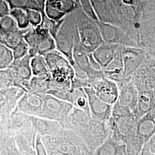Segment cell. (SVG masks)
Instances as JSON below:
<instances>
[{"instance_id": "cell-1", "label": "cell", "mask_w": 155, "mask_h": 155, "mask_svg": "<svg viewBox=\"0 0 155 155\" xmlns=\"http://www.w3.org/2000/svg\"><path fill=\"white\" fill-rule=\"evenodd\" d=\"M137 120L132 111L114 104L107 121L111 136L125 144L128 155H140L141 150L137 137Z\"/></svg>"}, {"instance_id": "cell-2", "label": "cell", "mask_w": 155, "mask_h": 155, "mask_svg": "<svg viewBox=\"0 0 155 155\" xmlns=\"http://www.w3.org/2000/svg\"><path fill=\"white\" fill-rule=\"evenodd\" d=\"M42 140L48 155H92L94 153L76 133L65 128L56 134L42 137Z\"/></svg>"}, {"instance_id": "cell-3", "label": "cell", "mask_w": 155, "mask_h": 155, "mask_svg": "<svg viewBox=\"0 0 155 155\" xmlns=\"http://www.w3.org/2000/svg\"><path fill=\"white\" fill-rule=\"evenodd\" d=\"M24 39L28 44L29 54L35 56H45L56 50L55 39L43 22L36 27L22 30Z\"/></svg>"}, {"instance_id": "cell-4", "label": "cell", "mask_w": 155, "mask_h": 155, "mask_svg": "<svg viewBox=\"0 0 155 155\" xmlns=\"http://www.w3.org/2000/svg\"><path fill=\"white\" fill-rule=\"evenodd\" d=\"M77 12L75 18L81 43L89 54H91L105 42L97 21L87 16L82 9L81 12Z\"/></svg>"}, {"instance_id": "cell-5", "label": "cell", "mask_w": 155, "mask_h": 155, "mask_svg": "<svg viewBox=\"0 0 155 155\" xmlns=\"http://www.w3.org/2000/svg\"><path fill=\"white\" fill-rule=\"evenodd\" d=\"M52 78L58 83L71 86L75 77L72 63L58 50L51 51L44 56Z\"/></svg>"}, {"instance_id": "cell-6", "label": "cell", "mask_w": 155, "mask_h": 155, "mask_svg": "<svg viewBox=\"0 0 155 155\" xmlns=\"http://www.w3.org/2000/svg\"><path fill=\"white\" fill-rule=\"evenodd\" d=\"M77 32V25L75 17L64 18L55 38L56 50L65 56L73 66L74 65L73 50Z\"/></svg>"}, {"instance_id": "cell-7", "label": "cell", "mask_w": 155, "mask_h": 155, "mask_svg": "<svg viewBox=\"0 0 155 155\" xmlns=\"http://www.w3.org/2000/svg\"><path fill=\"white\" fill-rule=\"evenodd\" d=\"M43 100L44 106L40 117L59 122L63 127L72 111L73 105L49 94L45 95Z\"/></svg>"}, {"instance_id": "cell-8", "label": "cell", "mask_w": 155, "mask_h": 155, "mask_svg": "<svg viewBox=\"0 0 155 155\" xmlns=\"http://www.w3.org/2000/svg\"><path fill=\"white\" fill-rule=\"evenodd\" d=\"M139 92L155 95V59L147 58L131 77Z\"/></svg>"}, {"instance_id": "cell-9", "label": "cell", "mask_w": 155, "mask_h": 155, "mask_svg": "<svg viewBox=\"0 0 155 155\" xmlns=\"http://www.w3.org/2000/svg\"><path fill=\"white\" fill-rule=\"evenodd\" d=\"M32 127L31 116L17 110L7 118L0 120L1 136L14 137Z\"/></svg>"}, {"instance_id": "cell-10", "label": "cell", "mask_w": 155, "mask_h": 155, "mask_svg": "<svg viewBox=\"0 0 155 155\" xmlns=\"http://www.w3.org/2000/svg\"><path fill=\"white\" fill-rule=\"evenodd\" d=\"M97 22L100 28L101 36L105 43L140 48L134 40L127 33L124 32L120 28L108 22L101 21Z\"/></svg>"}, {"instance_id": "cell-11", "label": "cell", "mask_w": 155, "mask_h": 155, "mask_svg": "<svg viewBox=\"0 0 155 155\" xmlns=\"http://www.w3.org/2000/svg\"><path fill=\"white\" fill-rule=\"evenodd\" d=\"M147 58L145 51L141 48L123 46L124 72L122 81L130 79Z\"/></svg>"}, {"instance_id": "cell-12", "label": "cell", "mask_w": 155, "mask_h": 155, "mask_svg": "<svg viewBox=\"0 0 155 155\" xmlns=\"http://www.w3.org/2000/svg\"><path fill=\"white\" fill-rule=\"evenodd\" d=\"M78 5L74 0H45L43 12L50 20L59 22L75 11Z\"/></svg>"}, {"instance_id": "cell-13", "label": "cell", "mask_w": 155, "mask_h": 155, "mask_svg": "<svg viewBox=\"0 0 155 155\" xmlns=\"http://www.w3.org/2000/svg\"><path fill=\"white\" fill-rule=\"evenodd\" d=\"M32 58L28 54L22 59L15 61L9 67L15 78V87L21 88L26 93L29 91L30 81L33 77L31 66Z\"/></svg>"}, {"instance_id": "cell-14", "label": "cell", "mask_w": 155, "mask_h": 155, "mask_svg": "<svg viewBox=\"0 0 155 155\" xmlns=\"http://www.w3.org/2000/svg\"><path fill=\"white\" fill-rule=\"evenodd\" d=\"M25 93L17 87L0 90V120L7 118L17 110L18 103Z\"/></svg>"}, {"instance_id": "cell-15", "label": "cell", "mask_w": 155, "mask_h": 155, "mask_svg": "<svg viewBox=\"0 0 155 155\" xmlns=\"http://www.w3.org/2000/svg\"><path fill=\"white\" fill-rule=\"evenodd\" d=\"M91 87L100 100L111 105L116 103L119 89L116 82L103 77L95 79L91 83Z\"/></svg>"}, {"instance_id": "cell-16", "label": "cell", "mask_w": 155, "mask_h": 155, "mask_svg": "<svg viewBox=\"0 0 155 155\" xmlns=\"http://www.w3.org/2000/svg\"><path fill=\"white\" fill-rule=\"evenodd\" d=\"M84 89L87 95L90 113L91 118L94 120L107 122L111 116L113 105L100 100L95 94L92 87Z\"/></svg>"}, {"instance_id": "cell-17", "label": "cell", "mask_w": 155, "mask_h": 155, "mask_svg": "<svg viewBox=\"0 0 155 155\" xmlns=\"http://www.w3.org/2000/svg\"><path fill=\"white\" fill-rule=\"evenodd\" d=\"M117 83L119 89L118 97L116 105L127 108L134 112L137 105L139 91L131 78Z\"/></svg>"}, {"instance_id": "cell-18", "label": "cell", "mask_w": 155, "mask_h": 155, "mask_svg": "<svg viewBox=\"0 0 155 155\" xmlns=\"http://www.w3.org/2000/svg\"><path fill=\"white\" fill-rule=\"evenodd\" d=\"M44 106L43 97L30 92H27L19 101L17 110L30 116H41Z\"/></svg>"}, {"instance_id": "cell-19", "label": "cell", "mask_w": 155, "mask_h": 155, "mask_svg": "<svg viewBox=\"0 0 155 155\" xmlns=\"http://www.w3.org/2000/svg\"><path fill=\"white\" fill-rule=\"evenodd\" d=\"M155 134V109H153L137 121V137L141 150Z\"/></svg>"}, {"instance_id": "cell-20", "label": "cell", "mask_w": 155, "mask_h": 155, "mask_svg": "<svg viewBox=\"0 0 155 155\" xmlns=\"http://www.w3.org/2000/svg\"><path fill=\"white\" fill-rule=\"evenodd\" d=\"M38 135L32 127L14 136L17 145L23 155H36L35 145Z\"/></svg>"}, {"instance_id": "cell-21", "label": "cell", "mask_w": 155, "mask_h": 155, "mask_svg": "<svg viewBox=\"0 0 155 155\" xmlns=\"http://www.w3.org/2000/svg\"><path fill=\"white\" fill-rule=\"evenodd\" d=\"M31 122L32 127L41 137L56 134L64 129L59 122L43 117L31 116Z\"/></svg>"}, {"instance_id": "cell-22", "label": "cell", "mask_w": 155, "mask_h": 155, "mask_svg": "<svg viewBox=\"0 0 155 155\" xmlns=\"http://www.w3.org/2000/svg\"><path fill=\"white\" fill-rule=\"evenodd\" d=\"M103 71L106 77L116 83L122 81L124 72L123 45H119L114 59Z\"/></svg>"}, {"instance_id": "cell-23", "label": "cell", "mask_w": 155, "mask_h": 155, "mask_svg": "<svg viewBox=\"0 0 155 155\" xmlns=\"http://www.w3.org/2000/svg\"><path fill=\"white\" fill-rule=\"evenodd\" d=\"M118 46V45L104 43L92 53L94 59L98 63L102 70L114 59Z\"/></svg>"}, {"instance_id": "cell-24", "label": "cell", "mask_w": 155, "mask_h": 155, "mask_svg": "<svg viewBox=\"0 0 155 155\" xmlns=\"http://www.w3.org/2000/svg\"><path fill=\"white\" fill-rule=\"evenodd\" d=\"M155 108V95L147 92H139L137 105L133 112L137 121Z\"/></svg>"}, {"instance_id": "cell-25", "label": "cell", "mask_w": 155, "mask_h": 155, "mask_svg": "<svg viewBox=\"0 0 155 155\" xmlns=\"http://www.w3.org/2000/svg\"><path fill=\"white\" fill-rule=\"evenodd\" d=\"M31 66L33 77L45 80L52 78L44 56L36 55L32 57L31 61Z\"/></svg>"}, {"instance_id": "cell-26", "label": "cell", "mask_w": 155, "mask_h": 155, "mask_svg": "<svg viewBox=\"0 0 155 155\" xmlns=\"http://www.w3.org/2000/svg\"><path fill=\"white\" fill-rule=\"evenodd\" d=\"M123 145L114 139L110 133L105 141L94 151L92 155H116Z\"/></svg>"}, {"instance_id": "cell-27", "label": "cell", "mask_w": 155, "mask_h": 155, "mask_svg": "<svg viewBox=\"0 0 155 155\" xmlns=\"http://www.w3.org/2000/svg\"><path fill=\"white\" fill-rule=\"evenodd\" d=\"M71 104L74 107L85 111L90 115L89 100L84 89H71Z\"/></svg>"}, {"instance_id": "cell-28", "label": "cell", "mask_w": 155, "mask_h": 155, "mask_svg": "<svg viewBox=\"0 0 155 155\" xmlns=\"http://www.w3.org/2000/svg\"><path fill=\"white\" fill-rule=\"evenodd\" d=\"M51 78L45 80L33 77L30 81L29 92L44 97L45 95L48 94L49 82Z\"/></svg>"}, {"instance_id": "cell-29", "label": "cell", "mask_w": 155, "mask_h": 155, "mask_svg": "<svg viewBox=\"0 0 155 155\" xmlns=\"http://www.w3.org/2000/svg\"><path fill=\"white\" fill-rule=\"evenodd\" d=\"M12 9H21L24 10L36 9L41 11L44 8L37 0H7Z\"/></svg>"}, {"instance_id": "cell-30", "label": "cell", "mask_w": 155, "mask_h": 155, "mask_svg": "<svg viewBox=\"0 0 155 155\" xmlns=\"http://www.w3.org/2000/svg\"><path fill=\"white\" fill-rule=\"evenodd\" d=\"M14 61L13 50L5 45L0 44V70L8 68Z\"/></svg>"}, {"instance_id": "cell-31", "label": "cell", "mask_w": 155, "mask_h": 155, "mask_svg": "<svg viewBox=\"0 0 155 155\" xmlns=\"http://www.w3.org/2000/svg\"><path fill=\"white\" fill-rule=\"evenodd\" d=\"M10 15L15 19L21 30L26 29L29 27L30 23L25 10L17 8L12 9Z\"/></svg>"}, {"instance_id": "cell-32", "label": "cell", "mask_w": 155, "mask_h": 155, "mask_svg": "<svg viewBox=\"0 0 155 155\" xmlns=\"http://www.w3.org/2000/svg\"><path fill=\"white\" fill-rule=\"evenodd\" d=\"M15 78L9 68L0 70V90L15 87Z\"/></svg>"}, {"instance_id": "cell-33", "label": "cell", "mask_w": 155, "mask_h": 155, "mask_svg": "<svg viewBox=\"0 0 155 155\" xmlns=\"http://www.w3.org/2000/svg\"><path fill=\"white\" fill-rule=\"evenodd\" d=\"M0 27V34L9 33L20 29L15 19L11 15L1 18Z\"/></svg>"}, {"instance_id": "cell-34", "label": "cell", "mask_w": 155, "mask_h": 155, "mask_svg": "<svg viewBox=\"0 0 155 155\" xmlns=\"http://www.w3.org/2000/svg\"><path fill=\"white\" fill-rule=\"evenodd\" d=\"M25 11L31 27H36L42 23L43 20V11L36 9H28Z\"/></svg>"}, {"instance_id": "cell-35", "label": "cell", "mask_w": 155, "mask_h": 155, "mask_svg": "<svg viewBox=\"0 0 155 155\" xmlns=\"http://www.w3.org/2000/svg\"><path fill=\"white\" fill-rule=\"evenodd\" d=\"M79 5L81 9L87 16L95 21H100L94 10L91 0H79Z\"/></svg>"}, {"instance_id": "cell-36", "label": "cell", "mask_w": 155, "mask_h": 155, "mask_svg": "<svg viewBox=\"0 0 155 155\" xmlns=\"http://www.w3.org/2000/svg\"><path fill=\"white\" fill-rule=\"evenodd\" d=\"M12 50L13 52L15 61H17L21 59L27 55L29 53V48L28 44L24 39Z\"/></svg>"}, {"instance_id": "cell-37", "label": "cell", "mask_w": 155, "mask_h": 155, "mask_svg": "<svg viewBox=\"0 0 155 155\" xmlns=\"http://www.w3.org/2000/svg\"><path fill=\"white\" fill-rule=\"evenodd\" d=\"M35 151L36 155H48L45 145L43 144L42 137L39 134H38L36 140Z\"/></svg>"}, {"instance_id": "cell-38", "label": "cell", "mask_w": 155, "mask_h": 155, "mask_svg": "<svg viewBox=\"0 0 155 155\" xmlns=\"http://www.w3.org/2000/svg\"><path fill=\"white\" fill-rule=\"evenodd\" d=\"M11 8L7 0H0V18L10 15Z\"/></svg>"}, {"instance_id": "cell-39", "label": "cell", "mask_w": 155, "mask_h": 155, "mask_svg": "<svg viewBox=\"0 0 155 155\" xmlns=\"http://www.w3.org/2000/svg\"><path fill=\"white\" fill-rule=\"evenodd\" d=\"M147 143L149 145L151 153L155 154V134L152 137V138L150 139Z\"/></svg>"}, {"instance_id": "cell-40", "label": "cell", "mask_w": 155, "mask_h": 155, "mask_svg": "<svg viewBox=\"0 0 155 155\" xmlns=\"http://www.w3.org/2000/svg\"><path fill=\"white\" fill-rule=\"evenodd\" d=\"M151 152L150 151V147L148 143L145 144L143 147L140 155H150Z\"/></svg>"}, {"instance_id": "cell-41", "label": "cell", "mask_w": 155, "mask_h": 155, "mask_svg": "<svg viewBox=\"0 0 155 155\" xmlns=\"http://www.w3.org/2000/svg\"><path fill=\"white\" fill-rule=\"evenodd\" d=\"M116 155H128L127 153V150L126 148L125 145H123L121 149L118 151V152Z\"/></svg>"}, {"instance_id": "cell-42", "label": "cell", "mask_w": 155, "mask_h": 155, "mask_svg": "<svg viewBox=\"0 0 155 155\" xmlns=\"http://www.w3.org/2000/svg\"><path fill=\"white\" fill-rule=\"evenodd\" d=\"M37 1L39 2V3H40V4L41 5V6L44 8V6H45V0H37Z\"/></svg>"}, {"instance_id": "cell-43", "label": "cell", "mask_w": 155, "mask_h": 155, "mask_svg": "<svg viewBox=\"0 0 155 155\" xmlns=\"http://www.w3.org/2000/svg\"><path fill=\"white\" fill-rule=\"evenodd\" d=\"M75 1H76L77 2L78 4H79V0H74Z\"/></svg>"}, {"instance_id": "cell-44", "label": "cell", "mask_w": 155, "mask_h": 155, "mask_svg": "<svg viewBox=\"0 0 155 155\" xmlns=\"http://www.w3.org/2000/svg\"><path fill=\"white\" fill-rule=\"evenodd\" d=\"M150 155H155V154H152V153H151V154H150Z\"/></svg>"}, {"instance_id": "cell-45", "label": "cell", "mask_w": 155, "mask_h": 155, "mask_svg": "<svg viewBox=\"0 0 155 155\" xmlns=\"http://www.w3.org/2000/svg\"><path fill=\"white\" fill-rule=\"evenodd\" d=\"M59 155V154H58V155Z\"/></svg>"}, {"instance_id": "cell-46", "label": "cell", "mask_w": 155, "mask_h": 155, "mask_svg": "<svg viewBox=\"0 0 155 155\" xmlns=\"http://www.w3.org/2000/svg\"><path fill=\"white\" fill-rule=\"evenodd\" d=\"M120 1H122V0H120Z\"/></svg>"}, {"instance_id": "cell-47", "label": "cell", "mask_w": 155, "mask_h": 155, "mask_svg": "<svg viewBox=\"0 0 155 155\" xmlns=\"http://www.w3.org/2000/svg\"></svg>"}, {"instance_id": "cell-48", "label": "cell", "mask_w": 155, "mask_h": 155, "mask_svg": "<svg viewBox=\"0 0 155 155\" xmlns=\"http://www.w3.org/2000/svg\"></svg>"}]
</instances>
